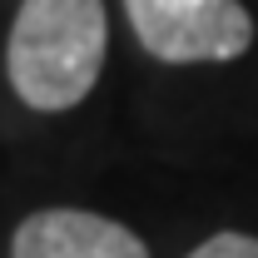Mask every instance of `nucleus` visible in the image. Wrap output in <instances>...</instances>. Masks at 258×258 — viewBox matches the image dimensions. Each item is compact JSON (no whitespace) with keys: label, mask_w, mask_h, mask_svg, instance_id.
<instances>
[{"label":"nucleus","mask_w":258,"mask_h":258,"mask_svg":"<svg viewBox=\"0 0 258 258\" xmlns=\"http://www.w3.org/2000/svg\"><path fill=\"white\" fill-rule=\"evenodd\" d=\"M104 45V0H20L5 45V75L30 109L60 114L95 90Z\"/></svg>","instance_id":"obj_1"},{"label":"nucleus","mask_w":258,"mask_h":258,"mask_svg":"<svg viewBox=\"0 0 258 258\" xmlns=\"http://www.w3.org/2000/svg\"><path fill=\"white\" fill-rule=\"evenodd\" d=\"M189 258H258V238L253 233H214V238H204Z\"/></svg>","instance_id":"obj_4"},{"label":"nucleus","mask_w":258,"mask_h":258,"mask_svg":"<svg viewBox=\"0 0 258 258\" xmlns=\"http://www.w3.org/2000/svg\"><path fill=\"white\" fill-rule=\"evenodd\" d=\"M139 45L164 64H219L253 45V15L238 0H124Z\"/></svg>","instance_id":"obj_2"},{"label":"nucleus","mask_w":258,"mask_h":258,"mask_svg":"<svg viewBox=\"0 0 258 258\" xmlns=\"http://www.w3.org/2000/svg\"><path fill=\"white\" fill-rule=\"evenodd\" d=\"M10 258H149L134 228L90 209H40L10 238Z\"/></svg>","instance_id":"obj_3"}]
</instances>
